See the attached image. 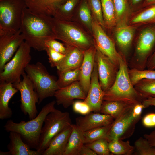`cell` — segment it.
Returning a JSON list of instances; mask_svg holds the SVG:
<instances>
[{
	"mask_svg": "<svg viewBox=\"0 0 155 155\" xmlns=\"http://www.w3.org/2000/svg\"><path fill=\"white\" fill-rule=\"evenodd\" d=\"M53 19L51 16L35 14L24 7L20 29L25 42L31 48L38 51H45L46 42L56 39L53 30Z\"/></svg>",
	"mask_w": 155,
	"mask_h": 155,
	"instance_id": "obj_1",
	"label": "cell"
},
{
	"mask_svg": "<svg viewBox=\"0 0 155 155\" xmlns=\"http://www.w3.org/2000/svg\"><path fill=\"white\" fill-rule=\"evenodd\" d=\"M128 70L126 58L122 55L115 81L104 92V100L120 101L132 105L142 104L144 99L132 84Z\"/></svg>",
	"mask_w": 155,
	"mask_h": 155,
	"instance_id": "obj_2",
	"label": "cell"
},
{
	"mask_svg": "<svg viewBox=\"0 0 155 155\" xmlns=\"http://www.w3.org/2000/svg\"><path fill=\"white\" fill-rule=\"evenodd\" d=\"M55 101L53 100L47 104L35 117L28 121H21L17 123L12 120H8L3 127L4 130L7 132L13 131L19 133L31 149L36 150L44 119L49 113L55 109Z\"/></svg>",
	"mask_w": 155,
	"mask_h": 155,
	"instance_id": "obj_3",
	"label": "cell"
},
{
	"mask_svg": "<svg viewBox=\"0 0 155 155\" xmlns=\"http://www.w3.org/2000/svg\"><path fill=\"white\" fill-rule=\"evenodd\" d=\"M52 27L55 39L61 41L66 46H75L85 51L94 45L88 32L74 22L53 17Z\"/></svg>",
	"mask_w": 155,
	"mask_h": 155,
	"instance_id": "obj_4",
	"label": "cell"
},
{
	"mask_svg": "<svg viewBox=\"0 0 155 155\" xmlns=\"http://www.w3.org/2000/svg\"><path fill=\"white\" fill-rule=\"evenodd\" d=\"M25 72L32 82L39 98L38 104L46 98L54 96L59 89L55 77L50 75L41 62L29 64Z\"/></svg>",
	"mask_w": 155,
	"mask_h": 155,
	"instance_id": "obj_5",
	"label": "cell"
},
{
	"mask_svg": "<svg viewBox=\"0 0 155 155\" xmlns=\"http://www.w3.org/2000/svg\"><path fill=\"white\" fill-rule=\"evenodd\" d=\"M72 124L69 112L56 108L50 112L44 119L39 145L36 150L42 154L53 138Z\"/></svg>",
	"mask_w": 155,
	"mask_h": 155,
	"instance_id": "obj_6",
	"label": "cell"
},
{
	"mask_svg": "<svg viewBox=\"0 0 155 155\" xmlns=\"http://www.w3.org/2000/svg\"><path fill=\"white\" fill-rule=\"evenodd\" d=\"M31 47L24 41L12 57L0 72V82L14 84L21 81L20 77L31 60Z\"/></svg>",
	"mask_w": 155,
	"mask_h": 155,
	"instance_id": "obj_7",
	"label": "cell"
},
{
	"mask_svg": "<svg viewBox=\"0 0 155 155\" xmlns=\"http://www.w3.org/2000/svg\"><path fill=\"white\" fill-rule=\"evenodd\" d=\"M25 7L23 0H0V31L14 33L19 30Z\"/></svg>",
	"mask_w": 155,
	"mask_h": 155,
	"instance_id": "obj_8",
	"label": "cell"
},
{
	"mask_svg": "<svg viewBox=\"0 0 155 155\" xmlns=\"http://www.w3.org/2000/svg\"><path fill=\"white\" fill-rule=\"evenodd\" d=\"M134 106L127 108L114 119L106 137L108 142L116 139L123 140L133 135L136 124L141 118V115L133 113Z\"/></svg>",
	"mask_w": 155,
	"mask_h": 155,
	"instance_id": "obj_9",
	"label": "cell"
},
{
	"mask_svg": "<svg viewBox=\"0 0 155 155\" xmlns=\"http://www.w3.org/2000/svg\"><path fill=\"white\" fill-rule=\"evenodd\" d=\"M22 76V80L13 84L20 93V107L22 111L25 115H28L31 119L37 115L36 104H38L39 98L32 82L25 72Z\"/></svg>",
	"mask_w": 155,
	"mask_h": 155,
	"instance_id": "obj_10",
	"label": "cell"
},
{
	"mask_svg": "<svg viewBox=\"0 0 155 155\" xmlns=\"http://www.w3.org/2000/svg\"><path fill=\"white\" fill-rule=\"evenodd\" d=\"M155 45V24L147 25L141 32L137 41L133 68L144 69L148 57Z\"/></svg>",
	"mask_w": 155,
	"mask_h": 155,
	"instance_id": "obj_11",
	"label": "cell"
},
{
	"mask_svg": "<svg viewBox=\"0 0 155 155\" xmlns=\"http://www.w3.org/2000/svg\"><path fill=\"white\" fill-rule=\"evenodd\" d=\"M92 35L94 45L96 49L109 58L119 68L122 54L117 51L114 42L102 28L92 18Z\"/></svg>",
	"mask_w": 155,
	"mask_h": 155,
	"instance_id": "obj_12",
	"label": "cell"
},
{
	"mask_svg": "<svg viewBox=\"0 0 155 155\" xmlns=\"http://www.w3.org/2000/svg\"><path fill=\"white\" fill-rule=\"evenodd\" d=\"M24 41L20 29L14 33L0 31V72Z\"/></svg>",
	"mask_w": 155,
	"mask_h": 155,
	"instance_id": "obj_13",
	"label": "cell"
},
{
	"mask_svg": "<svg viewBox=\"0 0 155 155\" xmlns=\"http://www.w3.org/2000/svg\"><path fill=\"white\" fill-rule=\"evenodd\" d=\"M95 60L97 65L99 83L105 92L114 83L119 68L109 58L97 49Z\"/></svg>",
	"mask_w": 155,
	"mask_h": 155,
	"instance_id": "obj_14",
	"label": "cell"
},
{
	"mask_svg": "<svg viewBox=\"0 0 155 155\" xmlns=\"http://www.w3.org/2000/svg\"><path fill=\"white\" fill-rule=\"evenodd\" d=\"M104 92L99 83L97 63L95 61L91 78L90 85L84 101L90 107L92 111L99 113L103 100Z\"/></svg>",
	"mask_w": 155,
	"mask_h": 155,
	"instance_id": "obj_15",
	"label": "cell"
},
{
	"mask_svg": "<svg viewBox=\"0 0 155 155\" xmlns=\"http://www.w3.org/2000/svg\"><path fill=\"white\" fill-rule=\"evenodd\" d=\"M86 95L78 81L65 87L59 88L55 93L54 96L58 105H62L67 108L72 105L75 99L84 100Z\"/></svg>",
	"mask_w": 155,
	"mask_h": 155,
	"instance_id": "obj_16",
	"label": "cell"
},
{
	"mask_svg": "<svg viewBox=\"0 0 155 155\" xmlns=\"http://www.w3.org/2000/svg\"><path fill=\"white\" fill-rule=\"evenodd\" d=\"M96 49L94 45L85 50L82 65L80 68L79 82L87 95L89 88L91 78L95 62Z\"/></svg>",
	"mask_w": 155,
	"mask_h": 155,
	"instance_id": "obj_17",
	"label": "cell"
},
{
	"mask_svg": "<svg viewBox=\"0 0 155 155\" xmlns=\"http://www.w3.org/2000/svg\"><path fill=\"white\" fill-rule=\"evenodd\" d=\"M114 119L111 115L91 112L75 119L76 125L83 132L97 127L109 125Z\"/></svg>",
	"mask_w": 155,
	"mask_h": 155,
	"instance_id": "obj_18",
	"label": "cell"
},
{
	"mask_svg": "<svg viewBox=\"0 0 155 155\" xmlns=\"http://www.w3.org/2000/svg\"><path fill=\"white\" fill-rule=\"evenodd\" d=\"M67 0H23L26 7L32 12L53 17L57 7Z\"/></svg>",
	"mask_w": 155,
	"mask_h": 155,
	"instance_id": "obj_19",
	"label": "cell"
},
{
	"mask_svg": "<svg viewBox=\"0 0 155 155\" xmlns=\"http://www.w3.org/2000/svg\"><path fill=\"white\" fill-rule=\"evenodd\" d=\"M65 56L56 67L57 70L63 71L80 69L83 58V51L73 46H67Z\"/></svg>",
	"mask_w": 155,
	"mask_h": 155,
	"instance_id": "obj_20",
	"label": "cell"
},
{
	"mask_svg": "<svg viewBox=\"0 0 155 155\" xmlns=\"http://www.w3.org/2000/svg\"><path fill=\"white\" fill-rule=\"evenodd\" d=\"M18 90L13 84L0 82V119L3 120L10 118L13 115L11 109L9 106L11 98Z\"/></svg>",
	"mask_w": 155,
	"mask_h": 155,
	"instance_id": "obj_21",
	"label": "cell"
},
{
	"mask_svg": "<svg viewBox=\"0 0 155 155\" xmlns=\"http://www.w3.org/2000/svg\"><path fill=\"white\" fill-rule=\"evenodd\" d=\"M72 128L73 124L54 137L42 155H63Z\"/></svg>",
	"mask_w": 155,
	"mask_h": 155,
	"instance_id": "obj_22",
	"label": "cell"
},
{
	"mask_svg": "<svg viewBox=\"0 0 155 155\" xmlns=\"http://www.w3.org/2000/svg\"><path fill=\"white\" fill-rule=\"evenodd\" d=\"M10 141L7 145L9 155H41V153L31 149L23 140L20 135L13 131L9 132Z\"/></svg>",
	"mask_w": 155,
	"mask_h": 155,
	"instance_id": "obj_23",
	"label": "cell"
},
{
	"mask_svg": "<svg viewBox=\"0 0 155 155\" xmlns=\"http://www.w3.org/2000/svg\"><path fill=\"white\" fill-rule=\"evenodd\" d=\"M115 35L116 42L120 48L126 51L129 47L133 40L135 27L124 23L116 26Z\"/></svg>",
	"mask_w": 155,
	"mask_h": 155,
	"instance_id": "obj_24",
	"label": "cell"
},
{
	"mask_svg": "<svg viewBox=\"0 0 155 155\" xmlns=\"http://www.w3.org/2000/svg\"><path fill=\"white\" fill-rule=\"evenodd\" d=\"M84 144L83 132L76 124H73L72 131L63 155H79Z\"/></svg>",
	"mask_w": 155,
	"mask_h": 155,
	"instance_id": "obj_25",
	"label": "cell"
},
{
	"mask_svg": "<svg viewBox=\"0 0 155 155\" xmlns=\"http://www.w3.org/2000/svg\"><path fill=\"white\" fill-rule=\"evenodd\" d=\"M146 8L130 17L129 24L135 27L155 24V5Z\"/></svg>",
	"mask_w": 155,
	"mask_h": 155,
	"instance_id": "obj_26",
	"label": "cell"
},
{
	"mask_svg": "<svg viewBox=\"0 0 155 155\" xmlns=\"http://www.w3.org/2000/svg\"><path fill=\"white\" fill-rule=\"evenodd\" d=\"M105 27L111 29L116 26L117 19L113 0H100Z\"/></svg>",
	"mask_w": 155,
	"mask_h": 155,
	"instance_id": "obj_27",
	"label": "cell"
},
{
	"mask_svg": "<svg viewBox=\"0 0 155 155\" xmlns=\"http://www.w3.org/2000/svg\"><path fill=\"white\" fill-rule=\"evenodd\" d=\"M131 105L120 101L103 100L100 112L110 115L115 119L125 109Z\"/></svg>",
	"mask_w": 155,
	"mask_h": 155,
	"instance_id": "obj_28",
	"label": "cell"
},
{
	"mask_svg": "<svg viewBox=\"0 0 155 155\" xmlns=\"http://www.w3.org/2000/svg\"><path fill=\"white\" fill-rule=\"evenodd\" d=\"M108 146L110 152L115 155H131L134 152V146L129 141L114 139L108 142Z\"/></svg>",
	"mask_w": 155,
	"mask_h": 155,
	"instance_id": "obj_29",
	"label": "cell"
},
{
	"mask_svg": "<svg viewBox=\"0 0 155 155\" xmlns=\"http://www.w3.org/2000/svg\"><path fill=\"white\" fill-rule=\"evenodd\" d=\"M78 0H67L56 9L53 17L60 20H70Z\"/></svg>",
	"mask_w": 155,
	"mask_h": 155,
	"instance_id": "obj_30",
	"label": "cell"
},
{
	"mask_svg": "<svg viewBox=\"0 0 155 155\" xmlns=\"http://www.w3.org/2000/svg\"><path fill=\"white\" fill-rule=\"evenodd\" d=\"M58 78L57 84L59 88L67 86L73 82L78 81L80 69L72 70H57Z\"/></svg>",
	"mask_w": 155,
	"mask_h": 155,
	"instance_id": "obj_31",
	"label": "cell"
},
{
	"mask_svg": "<svg viewBox=\"0 0 155 155\" xmlns=\"http://www.w3.org/2000/svg\"><path fill=\"white\" fill-rule=\"evenodd\" d=\"M112 123L107 125L96 128L83 132V139L84 144L90 143L95 141L105 139Z\"/></svg>",
	"mask_w": 155,
	"mask_h": 155,
	"instance_id": "obj_32",
	"label": "cell"
},
{
	"mask_svg": "<svg viewBox=\"0 0 155 155\" xmlns=\"http://www.w3.org/2000/svg\"><path fill=\"white\" fill-rule=\"evenodd\" d=\"M116 16L117 24L128 23L130 10L127 0H113Z\"/></svg>",
	"mask_w": 155,
	"mask_h": 155,
	"instance_id": "obj_33",
	"label": "cell"
},
{
	"mask_svg": "<svg viewBox=\"0 0 155 155\" xmlns=\"http://www.w3.org/2000/svg\"><path fill=\"white\" fill-rule=\"evenodd\" d=\"M134 87L144 99L149 96H155V79L142 80Z\"/></svg>",
	"mask_w": 155,
	"mask_h": 155,
	"instance_id": "obj_34",
	"label": "cell"
},
{
	"mask_svg": "<svg viewBox=\"0 0 155 155\" xmlns=\"http://www.w3.org/2000/svg\"><path fill=\"white\" fill-rule=\"evenodd\" d=\"M128 73L131 82L134 86L143 79H155V70H140L133 68L128 70Z\"/></svg>",
	"mask_w": 155,
	"mask_h": 155,
	"instance_id": "obj_35",
	"label": "cell"
},
{
	"mask_svg": "<svg viewBox=\"0 0 155 155\" xmlns=\"http://www.w3.org/2000/svg\"><path fill=\"white\" fill-rule=\"evenodd\" d=\"M78 15L82 24L88 32L92 34V17L88 4L85 0L82 2L80 7Z\"/></svg>",
	"mask_w": 155,
	"mask_h": 155,
	"instance_id": "obj_36",
	"label": "cell"
},
{
	"mask_svg": "<svg viewBox=\"0 0 155 155\" xmlns=\"http://www.w3.org/2000/svg\"><path fill=\"white\" fill-rule=\"evenodd\" d=\"M134 147L136 151L135 155H155V147L151 146L144 137H140L136 140Z\"/></svg>",
	"mask_w": 155,
	"mask_h": 155,
	"instance_id": "obj_37",
	"label": "cell"
},
{
	"mask_svg": "<svg viewBox=\"0 0 155 155\" xmlns=\"http://www.w3.org/2000/svg\"><path fill=\"white\" fill-rule=\"evenodd\" d=\"M92 18L102 27H105L100 0H88Z\"/></svg>",
	"mask_w": 155,
	"mask_h": 155,
	"instance_id": "obj_38",
	"label": "cell"
},
{
	"mask_svg": "<svg viewBox=\"0 0 155 155\" xmlns=\"http://www.w3.org/2000/svg\"><path fill=\"white\" fill-rule=\"evenodd\" d=\"M108 142L105 139H101L90 143L84 144L95 152L97 155H109Z\"/></svg>",
	"mask_w": 155,
	"mask_h": 155,
	"instance_id": "obj_39",
	"label": "cell"
},
{
	"mask_svg": "<svg viewBox=\"0 0 155 155\" xmlns=\"http://www.w3.org/2000/svg\"><path fill=\"white\" fill-rule=\"evenodd\" d=\"M45 51L49 57V62L52 67H56L65 56V54L47 46H46Z\"/></svg>",
	"mask_w": 155,
	"mask_h": 155,
	"instance_id": "obj_40",
	"label": "cell"
},
{
	"mask_svg": "<svg viewBox=\"0 0 155 155\" xmlns=\"http://www.w3.org/2000/svg\"><path fill=\"white\" fill-rule=\"evenodd\" d=\"M72 105L73 111L77 113L85 115L92 112L89 106L84 101L74 102Z\"/></svg>",
	"mask_w": 155,
	"mask_h": 155,
	"instance_id": "obj_41",
	"label": "cell"
},
{
	"mask_svg": "<svg viewBox=\"0 0 155 155\" xmlns=\"http://www.w3.org/2000/svg\"><path fill=\"white\" fill-rule=\"evenodd\" d=\"M51 39L47 41L45 43L46 46L49 47L59 53L65 54L66 51V47L63 43Z\"/></svg>",
	"mask_w": 155,
	"mask_h": 155,
	"instance_id": "obj_42",
	"label": "cell"
},
{
	"mask_svg": "<svg viewBox=\"0 0 155 155\" xmlns=\"http://www.w3.org/2000/svg\"><path fill=\"white\" fill-rule=\"evenodd\" d=\"M142 123L146 127H155V113H150L145 115L143 119Z\"/></svg>",
	"mask_w": 155,
	"mask_h": 155,
	"instance_id": "obj_43",
	"label": "cell"
},
{
	"mask_svg": "<svg viewBox=\"0 0 155 155\" xmlns=\"http://www.w3.org/2000/svg\"><path fill=\"white\" fill-rule=\"evenodd\" d=\"M97 154L84 144L80 150L79 155H97Z\"/></svg>",
	"mask_w": 155,
	"mask_h": 155,
	"instance_id": "obj_44",
	"label": "cell"
},
{
	"mask_svg": "<svg viewBox=\"0 0 155 155\" xmlns=\"http://www.w3.org/2000/svg\"><path fill=\"white\" fill-rule=\"evenodd\" d=\"M142 104L144 108L148 107L150 106H155V96H149L144 99Z\"/></svg>",
	"mask_w": 155,
	"mask_h": 155,
	"instance_id": "obj_45",
	"label": "cell"
},
{
	"mask_svg": "<svg viewBox=\"0 0 155 155\" xmlns=\"http://www.w3.org/2000/svg\"><path fill=\"white\" fill-rule=\"evenodd\" d=\"M144 137L148 142L150 146L155 147V130L149 134H145Z\"/></svg>",
	"mask_w": 155,
	"mask_h": 155,
	"instance_id": "obj_46",
	"label": "cell"
},
{
	"mask_svg": "<svg viewBox=\"0 0 155 155\" xmlns=\"http://www.w3.org/2000/svg\"><path fill=\"white\" fill-rule=\"evenodd\" d=\"M148 65L149 69H155V51L148 62Z\"/></svg>",
	"mask_w": 155,
	"mask_h": 155,
	"instance_id": "obj_47",
	"label": "cell"
},
{
	"mask_svg": "<svg viewBox=\"0 0 155 155\" xmlns=\"http://www.w3.org/2000/svg\"><path fill=\"white\" fill-rule=\"evenodd\" d=\"M154 5H155V0H145L143 5L146 7Z\"/></svg>",
	"mask_w": 155,
	"mask_h": 155,
	"instance_id": "obj_48",
	"label": "cell"
},
{
	"mask_svg": "<svg viewBox=\"0 0 155 155\" xmlns=\"http://www.w3.org/2000/svg\"><path fill=\"white\" fill-rule=\"evenodd\" d=\"M0 155H9V151L3 152L2 151H0Z\"/></svg>",
	"mask_w": 155,
	"mask_h": 155,
	"instance_id": "obj_49",
	"label": "cell"
},
{
	"mask_svg": "<svg viewBox=\"0 0 155 155\" xmlns=\"http://www.w3.org/2000/svg\"><path fill=\"white\" fill-rule=\"evenodd\" d=\"M142 0H132L133 4H136L140 2Z\"/></svg>",
	"mask_w": 155,
	"mask_h": 155,
	"instance_id": "obj_50",
	"label": "cell"
}]
</instances>
